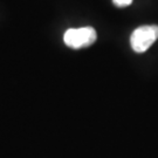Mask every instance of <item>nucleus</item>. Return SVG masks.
Masks as SVG:
<instances>
[{"label": "nucleus", "instance_id": "obj_2", "mask_svg": "<svg viewBox=\"0 0 158 158\" xmlns=\"http://www.w3.org/2000/svg\"><path fill=\"white\" fill-rule=\"evenodd\" d=\"M96 39H97V34L93 27L69 28L63 35L64 44L74 49L89 47L93 44H95Z\"/></svg>", "mask_w": 158, "mask_h": 158}, {"label": "nucleus", "instance_id": "obj_1", "mask_svg": "<svg viewBox=\"0 0 158 158\" xmlns=\"http://www.w3.org/2000/svg\"><path fill=\"white\" fill-rule=\"evenodd\" d=\"M157 39V25H144L132 32L130 36V45L136 53H144L156 42Z\"/></svg>", "mask_w": 158, "mask_h": 158}, {"label": "nucleus", "instance_id": "obj_3", "mask_svg": "<svg viewBox=\"0 0 158 158\" xmlns=\"http://www.w3.org/2000/svg\"><path fill=\"white\" fill-rule=\"evenodd\" d=\"M134 0H113L114 5L117 7H127L132 4Z\"/></svg>", "mask_w": 158, "mask_h": 158}]
</instances>
